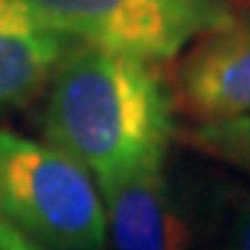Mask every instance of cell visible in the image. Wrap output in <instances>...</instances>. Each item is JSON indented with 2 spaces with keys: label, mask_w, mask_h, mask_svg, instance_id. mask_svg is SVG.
<instances>
[{
  "label": "cell",
  "mask_w": 250,
  "mask_h": 250,
  "mask_svg": "<svg viewBox=\"0 0 250 250\" xmlns=\"http://www.w3.org/2000/svg\"><path fill=\"white\" fill-rule=\"evenodd\" d=\"M43 135L95 184L166 156L174 97L148 62L72 43L43 107Z\"/></svg>",
  "instance_id": "1"
},
{
  "label": "cell",
  "mask_w": 250,
  "mask_h": 250,
  "mask_svg": "<svg viewBox=\"0 0 250 250\" xmlns=\"http://www.w3.org/2000/svg\"><path fill=\"white\" fill-rule=\"evenodd\" d=\"M0 217L51 250L107 248L92 174L54 146L13 130H0Z\"/></svg>",
  "instance_id": "2"
},
{
  "label": "cell",
  "mask_w": 250,
  "mask_h": 250,
  "mask_svg": "<svg viewBox=\"0 0 250 250\" xmlns=\"http://www.w3.org/2000/svg\"><path fill=\"white\" fill-rule=\"evenodd\" d=\"M46 28L141 62H168L235 18L227 0H23Z\"/></svg>",
  "instance_id": "3"
},
{
  "label": "cell",
  "mask_w": 250,
  "mask_h": 250,
  "mask_svg": "<svg viewBox=\"0 0 250 250\" xmlns=\"http://www.w3.org/2000/svg\"><path fill=\"white\" fill-rule=\"evenodd\" d=\"M112 250H197L199 225L166 174V156L97 181Z\"/></svg>",
  "instance_id": "4"
},
{
  "label": "cell",
  "mask_w": 250,
  "mask_h": 250,
  "mask_svg": "<svg viewBox=\"0 0 250 250\" xmlns=\"http://www.w3.org/2000/svg\"><path fill=\"white\" fill-rule=\"evenodd\" d=\"M179 95L199 123L250 115V8L194 41L179 69Z\"/></svg>",
  "instance_id": "5"
},
{
  "label": "cell",
  "mask_w": 250,
  "mask_h": 250,
  "mask_svg": "<svg viewBox=\"0 0 250 250\" xmlns=\"http://www.w3.org/2000/svg\"><path fill=\"white\" fill-rule=\"evenodd\" d=\"M69 49L23 0H0V107H21L36 97Z\"/></svg>",
  "instance_id": "6"
},
{
  "label": "cell",
  "mask_w": 250,
  "mask_h": 250,
  "mask_svg": "<svg viewBox=\"0 0 250 250\" xmlns=\"http://www.w3.org/2000/svg\"><path fill=\"white\" fill-rule=\"evenodd\" d=\"M189 141L199 151L250 174V115L232 120L199 123L189 133Z\"/></svg>",
  "instance_id": "7"
},
{
  "label": "cell",
  "mask_w": 250,
  "mask_h": 250,
  "mask_svg": "<svg viewBox=\"0 0 250 250\" xmlns=\"http://www.w3.org/2000/svg\"><path fill=\"white\" fill-rule=\"evenodd\" d=\"M220 250H250V197L235 207Z\"/></svg>",
  "instance_id": "8"
},
{
  "label": "cell",
  "mask_w": 250,
  "mask_h": 250,
  "mask_svg": "<svg viewBox=\"0 0 250 250\" xmlns=\"http://www.w3.org/2000/svg\"><path fill=\"white\" fill-rule=\"evenodd\" d=\"M0 250H51V248L31 240V237L18 232L13 225H8L3 217H0Z\"/></svg>",
  "instance_id": "9"
}]
</instances>
